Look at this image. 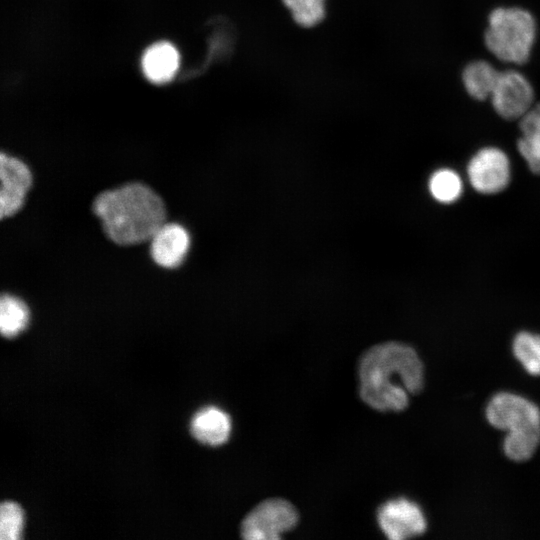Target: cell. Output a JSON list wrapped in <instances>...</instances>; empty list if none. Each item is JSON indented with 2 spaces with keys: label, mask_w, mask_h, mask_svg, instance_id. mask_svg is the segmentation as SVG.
Segmentation results:
<instances>
[{
  "label": "cell",
  "mask_w": 540,
  "mask_h": 540,
  "mask_svg": "<svg viewBox=\"0 0 540 540\" xmlns=\"http://www.w3.org/2000/svg\"><path fill=\"white\" fill-rule=\"evenodd\" d=\"M485 417L496 429L506 432L503 451L515 462L529 460L540 444V409L526 397L499 392L489 400Z\"/></svg>",
  "instance_id": "cell-3"
},
{
  "label": "cell",
  "mask_w": 540,
  "mask_h": 540,
  "mask_svg": "<svg viewBox=\"0 0 540 540\" xmlns=\"http://www.w3.org/2000/svg\"><path fill=\"white\" fill-rule=\"evenodd\" d=\"M490 99L499 116L516 120L523 117L533 106L534 90L522 73L505 70L499 72Z\"/></svg>",
  "instance_id": "cell-8"
},
{
  "label": "cell",
  "mask_w": 540,
  "mask_h": 540,
  "mask_svg": "<svg viewBox=\"0 0 540 540\" xmlns=\"http://www.w3.org/2000/svg\"><path fill=\"white\" fill-rule=\"evenodd\" d=\"M511 162L505 151L495 146L479 149L469 159L466 175L479 194L494 195L504 191L511 181Z\"/></svg>",
  "instance_id": "cell-6"
},
{
  "label": "cell",
  "mask_w": 540,
  "mask_h": 540,
  "mask_svg": "<svg viewBox=\"0 0 540 540\" xmlns=\"http://www.w3.org/2000/svg\"><path fill=\"white\" fill-rule=\"evenodd\" d=\"M294 21L302 27H313L325 17V0H282Z\"/></svg>",
  "instance_id": "cell-18"
},
{
  "label": "cell",
  "mask_w": 540,
  "mask_h": 540,
  "mask_svg": "<svg viewBox=\"0 0 540 540\" xmlns=\"http://www.w3.org/2000/svg\"><path fill=\"white\" fill-rule=\"evenodd\" d=\"M23 524L24 516L21 507L11 501L3 502L0 506V539H20Z\"/></svg>",
  "instance_id": "cell-19"
},
{
  "label": "cell",
  "mask_w": 540,
  "mask_h": 540,
  "mask_svg": "<svg viewBox=\"0 0 540 540\" xmlns=\"http://www.w3.org/2000/svg\"><path fill=\"white\" fill-rule=\"evenodd\" d=\"M297 509L283 498L258 503L242 520L240 532L246 540H275L298 523Z\"/></svg>",
  "instance_id": "cell-5"
},
{
  "label": "cell",
  "mask_w": 540,
  "mask_h": 540,
  "mask_svg": "<svg viewBox=\"0 0 540 540\" xmlns=\"http://www.w3.org/2000/svg\"><path fill=\"white\" fill-rule=\"evenodd\" d=\"M517 150L529 170L540 175V103L520 118Z\"/></svg>",
  "instance_id": "cell-13"
},
{
  "label": "cell",
  "mask_w": 540,
  "mask_h": 540,
  "mask_svg": "<svg viewBox=\"0 0 540 540\" xmlns=\"http://www.w3.org/2000/svg\"><path fill=\"white\" fill-rule=\"evenodd\" d=\"M377 522L390 540H403L422 535L427 521L421 507L414 501L397 497L382 503L377 509Z\"/></svg>",
  "instance_id": "cell-7"
},
{
  "label": "cell",
  "mask_w": 540,
  "mask_h": 540,
  "mask_svg": "<svg viewBox=\"0 0 540 540\" xmlns=\"http://www.w3.org/2000/svg\"><path fill=\"white\" fill-rule=\"evenodd\" d=\"M515 358L533 376H540V335L529 331L518 332L512 342Z\"/></svg>",
  "instance_id": "cell-17"
},
{
  "label": "cell",
  "mask_w": 540,
  "mask_h": 540,
  "mask_svg": "<svg viewBox=\"0 0 540 540\" xmlns=\"http://www.w3.org/2000/svg\"><path fill=\"white\" fill-rule=\"evenodd\" d=\"M499 76V71L487 61L469 63L463 71V84L468 94L477 100L490 98Z\"/></svg>",
  "instance_id": "cell-14"
},
{
  "label": "cell",
  "mask_w": 540,
  "mask_h": 540,
  "mask_svg": "<svg viewBox=\"0 0 540 540\" xmlns=\"http://www.w3.org/2000/svg\"><path fill=\"white\" fill-rule=\"evenodd\" d=\"M106 236L119 245L150 241L166 222L161 197L143 183L131 182L100 193L93 202Z\"/></svg>",
  "instance_id": "cell-2"
},
{
  "label": "cell",
  "mask_w": 540,
  "mask_h": 540,
  "mask_svg": "<svg viewBox=\"0 0 540 540\" xmlns=\"http://www.w3.org/2000/svg\"><path fill=\"white\" fill-rule=\"evenodd\" d=\"M30 312L26 303L19 297L3 294L0 298V330L6 338L22 332L29 323Z\"/></svg>",
  "instance_id": "cell-16"
},
{
  "label": "cell",
  "mask_w": 540,
  "mask_h": 540,
  "mask_svg": "<svg viewBox=\"0 0 540 540\" xmlns=\"http://www.w3.org/2000/svg\"><path fill=\"white\" fill-rule=\"evenodd\" d=\"M141 70L152 84L162 85L174 79L180 66V54L169 41H157L143 52Z\"/></svg>",
  "instance_id": "cell-11"
},
{
  "label": "cell",
  "mask_w": 540,
  "mask_h": 540,
  "mask_svg": "<svg viewBox=\"0 0 540 540\" xmlns=\"http://www.w3.org/2000/svg\"><path fill=\"white\" fill-rule=\"evenodd\" d=\"M190 248V235L178 223L165 222L150 239L152 260L163 268H176L182 264Z\"/></svg>",
  "instance_id": "cell-10"
},
{
  "label": "cell",
  "mask_w": 540,
  "mask_h": 540,
  "mask_svg": "<svg viewBox=\"0 0 540 540\" xmlns=\"http://www.w3.org/2000/svg\"><path fill=\"white\" fill-rule=\"evenodd\" d=\"M536 37V22L519 7L496 8L489 15L484 40L500 61L520 65L530 56Z\"/></svg>",
  "instance_id": "cell-4"
},
{
  "label": "cell",
  "mask_w": 540,
  "mask_h": 540,
  "mask_svg": "<svg viewBox=\"0 0 540 540\" xmlns=\"http://www.w3.org/2000/svg\"><path fill=\"white\" fill-rule=\"evenodd\" d=\"M361 400L380 412H400L407 408L409 395L422 391L424 364L410 345L388 341L367 349L358 364Z\"/></svg>",
  "instance_id": "cell-1"
},
{
  "label": "cell",
  "mask_w": 540,
  "mask_h": 540,
  "mask_svg": "<svg viewBox=\"0 0 540 540\" xmlns=\"http://www.w3.org/2000/svg\"><path fill=\"white\" fill-rule=\"evenodd\" d=\"M232 429L230 416L216 406L199 410L191 420V432L201 443L218 446L230 437Z\"/></svg>",
  "instance_id": "cell-12"
},
{
  "label": "cell",
  "mask_w": 540,
  "mask_h": 540,
  "mask_svg": "<svg viewBox=\"0 0 540 540\" xmlns=\"http://www.w3.org/2000/svg\"><path fill=\"white\" fill-rule=\"evenodd\" d=\"M0 217H10L23 206L32 185L29 167L19 158L1 153L0 155Z\"/></svg>",
  "instance_id": "cell-9"
},
{
  "label": "cell",
  "mask_w": 540,
  "mask_h": 540,
  "mask_svg": "<svg viewBox=\"0 0 540 540\" xmlns=\"http://www.w3.org/2000/svg\"><path fill=\"white\" fill-rule=\"evenodd\" d=\"M463 188L462 177L449 167L436 169L428 179V191L440 204L449 205L457 202L463 194Z\"/></svg>",
  "instance_id": "cell-15"
}]
</instances>
